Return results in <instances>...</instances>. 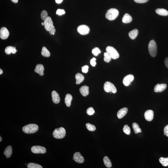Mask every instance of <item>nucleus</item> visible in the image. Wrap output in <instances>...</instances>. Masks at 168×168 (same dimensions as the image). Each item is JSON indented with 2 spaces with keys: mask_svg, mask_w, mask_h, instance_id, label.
<instances>
[{
  "mask_svg": "<svg viewBox=\"0 0 168 168\" xmlns=\"http://www.w3.org/2000/svg\"><path fill=\"white\" fill-rule=\"evenodd\" d=\"M77 31L80 34L86 35L87 34L90 32V29L88 26L86 25H82L78 27Z\"/></svg>",
  "mask_w": 168,
  "mask_h": 168,
  "instance_id": "6e6552de",
  "label": "nucleus"
},
{
  "mask_svg": "<svg viewBox=\"0 0 168 168\" xmlns=\"http://www.w3.org/2000/svg\"><path fill=\"white\" fill-rule=\"evenodd\" d=\"M66 135V131L63 127H60L55 129L53 131V135L55 138L61 139L65 137Z\"/></svg>",
  "mask_w": 168,
  "mask_h": 168,
  "instance_id": "20e7f679",
  "label": "nucleus"
},
{
  "mask_svg": "<svg viewBox=\"0 0 168 168\" xmlns=\"http://www.w3.org/2000/svg\"><path fill=\"white\" fill-rule=\"evenodd\" d=\"M139 33L138 30L135 29H133V30L130 31L129 33V37L131 39L134 40L137 37Z\"/></svg>",
  "mask_w": 168,
  "mask_h": 168,
  "instance_id": "b1692460",
  "label": "nucleus"
},
{
  "mask_svg": "<svg viewBox=\"0 0 168 168\" xmlns=\"http://www.w3.org/2000/svg\"><path fill=\"white\" fill-rule=\"evenodd\" d=\"M17 51L15 47L12 46H8L5 48V53L7 55H10L11 53L15 54Z\"/></svg>",
  "mask_w": 168,
  "mask_h": 168,
  "instance_id": "4be33fe9",
  "label": "nucleus"
},
{
  "mask_svg": "<svg viewBox=\"0 0 168 168\" xmlns=\"http://www.w3.org/2000/svg\"><path fill=\"white\" fill-rule=\"evenodd\" d=\"M119 14V11L116 9L111 8L107 11L105 17L109 20H113L118 17Z\"/></svg>",
  "mask_w": 168,
  "mask_h": 168,
  "instance_id": "f03ea898",
  "label": "nucleus"
},
{
  "mask_svg": "<svg viewBox=\"0 0 168 168\" xmlns=\"http://www.w3.org/2000/svg\"><path fill=\"white\" fill-rule=\"evenodd\" d=\"M41 25H42V26H44V23H43V22H42V23H41Z\"/></svg>",
  "mask_w": 168,
  "mask_h": 168,
  "instance_id": "09e8293b",
  "label": "nucleus"
},
{
  "mask_svg": "<svg viewBox=\"0 0 168 168\" xmlns=\"http://www.w3.org/2000/svg\"><path fill=\"white\" fill-rule=\"evenodd\" d=\"M28 168H42L40 165L34 163H29L27 165Z\"/></svg>",
  "mask_w": 168,
  "mask_h": 168,
  "instance_id": "c756f323",
  "label": "nucleus"
},
{
  "mask_svg": "<svg viewBox=\"0 0 168 168\" xmlns=\"http://www.w3.org/2000/svg\"><path fill=\"white\" fill-rule=\"evenodd\" d=\"M107 52L108 54L111 58L116 59L119 57V54L117 50L114 47L111 46H108L106 48Z\"/></svg>",
  "mask_w": 168,
  "mask_h": 168,
  "instance_id": "39448f33",
  "label": "nucleus"
},
{
  "mask_svg": "<svg viewBox=\"0 0 168 168\" xmlns=\"http://www.w3.org/2000/svg\"><path fill=\"white\" fill-rule=\"evenodd\" d=\"M167 87L166 84H157L154 88V91L156 93H160L165 90Z\"/></svg>",
  "mask_w": 168,
  "mask_h": 168,
  "instance_id": "ddd939ff",
  "label": "nucleus"
},
{
  "mask_svg": "<svg viewBox=\"0 0 168 168\" xmlns=\"http://www.w3.org/2000/svg\"><path fill=\"white\" fill-rule=\"evenodd\" d=\"M65 13V12L64 10L60 9H58L56 12V14L58 15L59 16L63 15Z\"/></svg>",
  "mask_w": 168,
  "mask_h": 168,
  "instance_id": "e433bc0d",
  "label": "nucleus"
},
{
  "mask_svg": "<svg viewBox=\"0 0 168 168\" xmlns=\"http://www.w3.org/2000/svg\"><path fill=\"white\" fill-rule=\"evenodd\" d=\"M31 151L34 154H44L46 152L47 150L44 147L40 146H34L31 148Z\"/></svg>",
  "mask_w": 168,
  "mask_h": 168,
  "instance_id": "0eeeda50",
  "label": "nucleus"
},
{
  "mask_svg": "<svg viewBox=\"0 0 168 168\" xmlns=\"http://www.w3.org/2000/svg\"><path fill=\"white\" fill-rule=\"evenodd\" d=\"M164 63L166 68L168 69V57H166L165 59Z\"/></svg>",
  "mask_w": 168,
  "mask_h": 168,
  "instance_id": "37998d69",
  "label": "nucleus"
},
{
  "mask_svg": "<svg viewBox=\"0 0 168 168\" xmlns=\"http://www.w3.org/2000/svg\"><path fill=\"white\" fill-rule=\"evenodd\" d=\"M86 112L88 115L91 116L93 115L95 111L92 107H90L87 109Z\"/></svg>",
  "mask_w": 168,
  "mask_h": 168,
  "instance_id": "c9c22d12",
  "label": "nucleus"
},
{
  "mask_svg": "<svg viewBox=\"0 0 168 168\" xmlns=\"http://www.w3.org/2000/svg\"><path fill=\"white\" fill-rule=\"evenodd\" d=\"M134 79V77L132 75H129L126 76L123 79V83L126 86H128L130 84Z\"/></svg>",
  "mask_w": 168,
  "mask_h": 168,
  "instance_id": "9d476101",
  "label": "nucleus"
},
{
  "mask_svg": "<svg viewBox=\"0 0 168 168\" xmlns=\"http://www.w3.org/2000/svg\"><path fill=\"white\" fill-rule=\"evenodd\" d=\"M39 129L38 125L35 124H29L25 126L23 128V130L26 134H31L35 133Z\"/></svg>",
  "mask_w": 168,
  "mask_h": 168,
  "instance_id": "f257e3e1",
  "label": "nucleus"
},
{
  "mask_svg": "<svg viewBox=\"0 0 168 168\" xmlns=\"http://www.w3.org/2000/svg\"><path fill=\"white\" fill-rule=\"evenodd\" d=\"M3 73V71L2 69H0V75H1Z\"/></svg>",
  "mask_w": 168,
  "mask_h": 168,
  "instance_id": "49530a36",
  "label": "nucleus"
},
{
  "mask_svg": "<svg viewBox=\"0 0 168 168\" xmlns=\"http://www.w3.org/2000/svg\"><path fill=\"white\" fill-rule=\"evenodd\" d=\"M132 127H133L134 132L135 134H137L141 133L142 131V130L140 128L139 125L137 123H133L132 124Z\"/></svg>",
  "mask_w": 168,
  "mask_h": 168,
  "instance_id": "bb28decb",
  "label": "nucleus"
},
{
  "mask_svg": "<svg viewBox=\"0 0 168 168\" xmlns=\"http://www.w3.org/2000/svg\"><path fill=\"white\" fill-rule=\"evenodd\" d=\"M96 59L95 58H93L90 60L91 65H92V66L95 67L96 66Z\"/></svg>",
  "mask_w": 168,
  "mask_h": 168,
  "instance_id": "4c0bfd02",
  "label": "nucleus"
},
{
  "mask_svg": "<svg viewBox=\"0 0 168 168\" xmlns=\"http://www.w3.org/2000/svg\"><path fill=\"white\" fill-rule=\"evenodd\" d=\"M44 67L42 64H38L37 65L35 69V72L38 73L40 76H42L44 75Z\"/></svg>",
  "mask_w": 168,
  "mask_h": 168,
  "instance_id": "dca6fc26",
  "label": "nucleus"
},
{
  "mask_svg": "<svg viewBox=\"0 0 168 168\" xmlns=\"http://www.w3.org/2000/svg\"><path fill=\"white\" fill-rule=\"evenodd\" d=\"M86 126L87 130L90 131H93L96 130L95 126L93 125L90 124V123H87L86 124Z\"/></svg>",
  "mask_w": 168,
  "mask_h": 168,
  "instance_id": "7c9ffc66",
  "label": "nucleus"
},
{
  "mask_svg": "<svg viewBox=\"0 0 168 168\" xmlns=\"http://www.w3.org/2000/svg\"><path fill=\"white\" fill-rule=\"evenodd\" d=\"M56 29H55V26H54L49 31L50 34L54 35L56 32Z\"/></svg>",
  "mask_w": 168,
  "mask_h": 168,
  "instance_id": "ea45409f",
  "label": "nucleus"
},
{
  "mask_svg": "<svg viewBox=\"0 0 168 168\" xmlns=\"http://www.w3.org/2000/svg\"><path fill=\"white\" fill-rule=\"evenodd\" d=\"M132 18L131 16L128 13L125 14L122 18V22L125 23H128L132 21Z\"/></svg>",
  "mask_w": 168,
  "mask_h": 168,
  "instance_id": "aec40b11",
  "label": "nucleus"
},
{
  "mask_svg": "<svg viewBox=\"0 0 168 168\" xmlns=\"http://www.w3.org/2000/svg\"><path fill=\"white\" fill-rule=\"evenodd\" d=\"M80 93L83 96H86L89 93V87L86 85L83 86L79 89Z\"/></svg>",
  "mask_w": 168,
  "mask_h": 168,
  "instance_id": "a211bd4d",
  "label": "nucleus"
},
{
  "mask_svg": "<svg viewBox=\"0 0 168 168\" xmlns=\"http://www.w3.org/2000/svg\"><path fill=\"white\" fill-rule=\"evenodd\" d=\"M41 55L45 57H48L50 56L49 51L45 47H43L41 52Z\"/></svg>",
  "mask_w": 168,
  "mask_h": 168,
  "instance_id": "cd10ccee",
  "label": "nucleus"
},
{
  "mask_svg": "<svg viewBox=\"0 0 168 168\" xmlns=\"http://www.w3.org/2000/svg\"><path fill=\"white\" fill-rule=\"evenodd\" d=\"M154 112L152 110H148L145 111V118L147 121H151L154 118Z\"/></svg>",
  "mask_w": 168,
  "mask_h": 168,
  "instance_id": "4468645a",
  "label": "nucleus"
},
{
  "mask_svg": "<svg viewBox=\"0 0 168 168\" xmlns=\"http://www.w3.org/2000/svg\"><path fill=\"white\" fill-rule=\"evenodd\" d=\"M0 138H1V139H0V142H1V141H2V137H1V136H0Z\"/></svg>",
  "mask_w": 168,
  "mask_h": 168,
  "instance_id": "de8ad7c7",
  "label": "nucleus"
},
{
  "mask_svg": "<svg viewBox=\"0 0 168 168\" xmlns=\"http://www.w3.org/2000/svg\"><path fill=\"white\" fill-rule=\"evenodd\" d=\"M160 162L162 165L164 166H168V157L165 158L164 157H161L159 159Z\"/></svg>",
  "mask_w": 168,
  "mask_h": 168,
  "instance_id": "c85d7f7f",
  "label": "nucleus"
},
{
  "mask_svg": "<svg viewBox=\"0 0 168 168\" xmlns=\"http://www.w3.org/2000/svg\"><path fill=\"white\" fill-rule=\"evenodd\" d=\"M156 13L159 15L167 16L168 15V11L163 8H157L155 10Z\"/></svg>",
  "mask_w": 168,
  "mask_h": 168,
  "instance_id": "393cba45",
  "label": "nucleus"
},
{
  "mask_svg": "<svg viewBox=\"0 0 168 168\" xmlns=\"http://www.w3.org/2000/svg\"><path fill=\"white\" fill-rule=\"evenodd\" d=\"M104 164L105 166L108 168H111L112 166V163L108 157L105 156L103 159Z\"/></svg>",
  "mask_w": 168,
  "mask_h": 168,
  "instance_id": "a878e982",
  "label": "nucleus"
},
{
  "mask_svg": "<svg viewBox=\"0 0 168 168\" xmlns=\"http://www.w3.org/2000/svg\"><path fill=\"white\" fill-rule=\"evenodd\" d=\"M10 35L8 30L5 27L1 28L0 30V37L1 39L5 40L8 38Z\"/></svg>",
  "mask_w": 168,
  "mask_h": 168,
  "instance_id": "9b49d317",
  "label": "nucleus"
},
{
  "mask_svg": "<svg viewBox=\"0 0 168 168\" xmlns=\"http://www.w3.org/2000/svg\"><path fill=\"white\" fill-rule=\"evenodd\" d=\"M128 111V109L126 108H124L120 109L117 113V116L119 119L123 118L125 116Z\"/></svg>",
  "mask_w": 168,
  "mask_h": 168,
  "instance_id": "f3484780",
  "label": "nucleus"
},
{
  "mask_svg": "<svg viewBox=\"0 0 168 168\" xmlns=\"http://www.w3.org/2000/svg\"><path fill=\"white\" fill-rule=\"evenodd\" d=\"M149 0H134L135 2L138 3H144L148 2Z\"/></svg>",
  "mask_w": 168,
  "mask_h": 168,
  "instance_id": "79ce46f5",
  "label": "nucleus"
},
{
  "mask_svg": "<svg viewBox=\"0 0 168 168\" xmlns=\"http://www.w3.org/2000/svg\"><path fill=\"white\" fill-rule=\"evenodd\" d=\"M104 61L107 63H109L111 61V59H112L111 56L107 52L104 54Z\"/></svg>",
  "mask_w": 168,
  "mask_h": 168,
  "instance_id": "2f4dec72",
  "label": "nucleus"
},
{
  "mask_svg": "<svg viewBox=\"0 0 168 168\" xmlns=\"http://www.w3.org/2000/svg\"><path fill=\"white\" fill-rule=\"evenodd\" d=\"M104 89L107 93H115L117 92V90L115 86L112 83L109 82H106L104 85Z\"/></svg>",
  "mask_w": 168,
  "mask_h": 168,
  "instance_id": "423d86ee",
  "label": "nucleus"
},
{
  "mask_svg": "<svg viewBox=\"0 0 168 168\" xmlns=\"http://www.w3.org/2000/svg\"><path fill=\"white\" fill-rule=\"evenodd\" d=\"M12 2L15 3H17L18 2V0H11Z\"/></svg>",
  "mask_w": 168,
  "mask_h": 168,
  "instance_id": "a18cd8bd",
  "label": "nucleus"
},
{
  "mask_svg": "<svg viewBox=\"0 0 168 168\" xmlns=\"http://www.w3.org/2000/svg\"><path fill=\"white\" fill-rule=\"evenodd\" d=\"M74 160L77 163H79L84 162V157L79 152H76L75 153L73 156Z\"/></svg>",
  "mask_w": 168,
  "mask_h": 168,
  "instance_id": "f8f14e48",
  "label": "nucleus"
},
{
  "mask_svg": "<svg viewBox=\"0 0 168 168\" xmlns=\"http://www.w3.org/2000/svg\"><path fill=\"white\" fill-rule=\"evenodd\" d=\"M164 135L168 137V125H166L164 129Z\"/></svg>",
  "mask_w": 168,
  "mask_h": 168,
  "instance_id": "a19ab883",
  "label": "nucleus"
},
{
  "mask_svg": "<svg viewBox=\"0 0 168 168\" xmlns=\"http://www.w3.org/2000/svg\"><path fill=\"white\" fill-rule=\"evenodd\" d=\"M73 99L72 96L70 94H68L66 95L65 99V103L66 106L68 107L70 106L71 102Z\"/></svg>",
  "mask_w": 168,
  "mask_h": 168,
  "instance_id": "5701e85b",
  "label": "nucleus"
},
{
  "mask_svg": "<svg viewBox=\"0 0 168 168\" xmlns=\"http://www.w3.org/2000/svg\"><path fill=\"white\" fill-rule=\"evenodd\" d=\"M75 78L76 80V84H79L84 81V77L82 74L79 73H78L75 75Z\"/></svg>",
  "mask_w": 168,
  "mask_h": 168,
  "instance_id": "412c9836",
  "label": "nucleus"
},
{
  "mask_svg": "<svg viewBox=\"0 0 168 168\" xmlns=\"http://www.w3.org/2000/svg\"><path fill=\"white\" fill-rule=\"evenodd\" d=\"M12 151L13 149L12 146L10 145L8 146L4 150V154L6 157H8V158H10L12 154Z\"/></svg>",
  "mask_w": 168,
  "mask_h": 168,
  "instance_id": "6ab92c4d",
  "label": "nucleus"
},
{
  "mask_svg": "<svg viewBox=\"0 0 168 168\" xmlns=\"http://www.w3.org/2000/svg\"><path fill=\"white\" fill-rule=\"evenodd\" d=\"M48 17V13L45 10H43L41 13V17L42 20L45 21L47 19Z\"/></svg>",
  "mask_w": 168,
  "mask_h": 168,
  "instance_id": "f704fd0d",
  "label": "nucleus"
},
{
  "mask_svg": "<svg viewBox=\"0 0 168 168\" xmlns=\"http://www.w3.org/2000/svg\"><path fill=\"white\" fill-rule=\"evenodd\" d=\"M92 53L94 56H97L101 53V51L99 48L96 47L92 50Z\"/></svg>",
  "mask_w": 168,
  "mask_h": 168,
  "instance_id": "72a5a7b5",
  "label": "nucleus"
},
{
  "mask_svg": "<svg viewBox=\"0 0 168 168\" xmlns=\"http://www.w3.org/2000/svg\"><path fill=\"white\" fill-rule=\"evenodd\" d=\"M63 0H56V2L57 4H60L63 1Z\"/></svg>",
  "mask_w": 168,
  "mask_h": 168,
  "instance_id": "c03bdc74",
  "label": "nucleus"
},
{
  "mask_svg": "<svg viewBox=\"0 0 168 168\" xmlns=\"http://www.w3.org/2000/svg\"><path fill=\"white\" fill-rule=\"evenodd\" d=\"M148 51L150 55L152 57H154L156 56L157 48L156 43L154 40H152L148 44Z\"/></svg>",
  "mask_w": 168,
  "mask_h": 168,
  "instance_id": "7ed1b4c3",
  "label": "nucleus"
},
{
  "mask_svg": "<svg viewBox=\"0 0 168 168\" xmlns=\"http://www.w3.org/2000/svg\"><path fill=\"white\" fill-rule=\"evenodd\" d=\"M89 67L87 65H85L82 67V71L83 73H87L88 72Z\"/></svg>",
  "mask_w": 168,
  "mask_h": 168,
  "instance_id": "58836bf2",
  "label": "nucleus"
},
{
  "mask_svg": "<svg viewBox=\"0 0 168 168\" xmlns=\"http://www.w3.org/2000/svg\"><path fill=\"white\" fill-rule=\"evenodd\" d=\"M45 29L47 31H49L54 26L53 23L51 18L48 17L46 20L44 21Z\"/></svg>",
  "mask_w": 168,
  "mask_h": 168,
  "instance_id": "1a4fd4ad",
  "label": "nucleus"
},
{
  "mask_svg": "<svg viewBox=\"0 0 168 168\" xmlns=\"http://www.w3.org/2000/svg\"><path fill=\"white\" fill-rule=\"evenodd\" d=\"M123 131L124 133L127 135H130V127L127 125L124 126L123 128Z\"/></svg>",
  "mask_w": 168,
  "mask_h": 168,
  "instance_id": "473e14b6",
  "label": "nucleus"
},
{
  "mask_svg": "<svg viewBox=\"0 0 168 168\" xmlns=\"http://www.w3.org/2000/svg\"><path fill=\"white\" fill-rule=\"evenodd\" d=\"M51 95L54 103L56 104L59 103L60 101V98L58 93L55 91H53L52 92Z\"/></svg>",
  "mask_w": 168,
  "mask_h": 168,
  "instance_id": "2eb2a0df",
  "label": "nucleus"
}]
</instances>
